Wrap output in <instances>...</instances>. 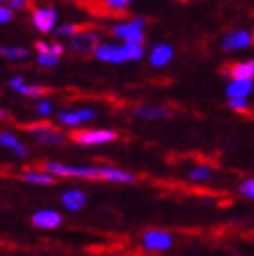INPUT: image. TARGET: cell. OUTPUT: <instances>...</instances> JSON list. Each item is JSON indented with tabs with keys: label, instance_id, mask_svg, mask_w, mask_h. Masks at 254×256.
I'll use <instances>...</instances> for the list:
<instances>
[{
	"label": "cell",
	"instance_id": "cell-1",
	"mask_svg": "<svg viewBox=\"0 0 254 256\" xmlns=\"http://www.w3.org/2000/svg\"><path fill=\"white\" fill-rule=\"evenodd\" d=\"M44 169L53 172L54 176L64 178H88V180H108L118 184H132L136 182V176L132 172L124 169L109 168V166H66L60 162H46Z\"/></svg>",
	"mask_w": 254,
	"mask_h": 256
},
{
	"label": "cell",
	"instance_id": "cell-2",
	"mask_svg": "<svg viewBox=\"0 0 254 256\" xmlns=\"http://www.w3.org/2000/svg\"><path fill=\"white\" fill-rule=\"evenodd\" d=\"M94 56L108 64H124L127 60H140L144 56L142 46L132 44H100L94 50Z\"/></svg>",
	"mask_w": 254,
	"mask_h": 256
},
{
	"label": "cell",
	"instance_id": "cell-3",
	"mask_svg": "<svg viewBox=\"0 0 254 256\" xmlns=\"http://www.w3.org/2000/svg\"><path fill=\"white\" fill-rule=\"evenodd\" d=\"M147 26V20L142 16H134L129 22H122L112 28V33L116 34L118 38H122L126 44L132 46H144L146 42V34H144V28Z\"/></svg>",
	"mask_w": 254,
	"mask_h": 256
},
{
	"label": "cell",
	"instance_id": "cell-4",
	"mask_svg": "<svg viewBox=\"0 0 254 256\" xmlns=\"http://www.w3.org/2000/svg\"><path fill=\"white\" fill-rule=\"evenodd\" d=\"M28 133L31 134L34 142L40 144V146H62V144L68 142V134L60 131V129H54L48 124H34L28 128Z\"/></svg>",
	"mask_w": 254,
	"mask_h": 256
},
{
	"label": "cell",
	"instance_id": "cell-5",
	"mask_svg": "<svg viewBox=\"0 0 254 256\" xmlns=\"http://www.w3.org/2000/svg\"><path fill=\"white\" fill-rule=\"evenodd\" d=\"M98 46H100V34L93 30H88V28H84L82 31L74 33L73 36H69V40H68L69 50L80 54L94 53V50H96Z\"/></svg>",
	"mask_w": 254,
	"mask_h": 256
},
{
	"label": "cell",
	"instance_id": "cell-6",
	"mask_svg": "<svg viewBox=\"0 0 254 256\" xmlns=\"http://www.w3.org/2000/svg\"><path fill=\"white\" fill-rule=\"evenodd\" d=\"M116 138L118 133L111 129H86L73 134V140L80 146H102V144L114 142Z\"/></svg>",
	"mask_w": 254,
	"mask_h": 256
},
{
	"label": "cell",
	"instance_id": "cell-7",
	"mask_svg": "<svg viewBox=\"0 0 254 256\" xmlns=\"http://www.w3.org/2000/svg\"><path fill=\"white\" fill-rule=\"evenodd\" d=\"M31 20H33L34 30L38 33H53L54 26H56V20H58V15H56V10L54 8H36L31 15Z\"/></svg>",
	"mask_w": 254,
	"mask_h": 256
},
{
	"label": "cell",
	"instance_id": "cell-8",
	"mask_svg": "<svg viewBox=\"0 0 254 256\" xmlns=\"http://www.w3.org/2000/svg\"><path fill=\"white\" fill-rule=\"evenodd\" d=\"M60 124L64 126H69V128H76L84 122H91V120L96 118V113L93 109L84 108V109H76V111H69V109H64V111H58L56 114Z\"/></svg>",
	"mask_w": 254,
	"mask_h": 256
},
{
	"label": "cell",
	"instance_id": "cell-9",
	"mask_svg": "<svg viewBox=\"0 0 254 256\" xmlns=\"http://www.w3.org/2000/svg\"><path fill=\"white\" fill-rule=\"evenodd\" d=\"M142 242L149 251H169L172 247V236L166 231H147Z\"/></svg>",
	"mask_w": 254,
	"mask_h": 256
},
{
	"label": "cell",
	"instance_id": "cell-10",
	"mask_svg": "<svg viewBox=\"0 0 254 256\" xmlns=\"http://www.w3.org/2000/svg\"><path fill=\"white\" fill-rule=\"evenodd\" d=\"M31 222L38 229L51 231V229H56V227L62 226V214L58 211H53V209H42V211H36L31 216Z\"/></svg>",
	"mask_w": 254,
	"mask_h": 256
},
{
	"label": "cell",
	"instance_id": "cell-11",
	"mask_svg": "<svg viewBox=\"0 0 254 256\" xmlns=\"http://www.w3.org/2000/svg\"><path fill=\"white\" fill-rule=\"evenodd\" d=\"M252 42V34L245 30H236L227 33L222 38V48L225 51H232V50H244Z\"/></svg>",
	"mask_w": 254,
	"mask_h": 256
},
{
	"label": "cell",
	"instance_id": "cell-12",
	"mask_svg": "<svg viewBox=\"0 0 254 256\" xmlns=\"http://www.w3.org/2000/svg\"><path fill=\"white\" fill-rule=\"evenodd\" d=\"M171 109L169 108H164V106H136V108L132 109V114L136 116V118H142V120H160V118H167V116H171Z\"/></svg>",
	"mask_w": 254,
	"mask_h": 256
},
{
	"label": "cell",
	"instance_id": "cell-13",
	"mask_svg": "<svg viewBox=\"0 0 254 256\" xmlns=\"http://www.w3.org/2000/svg\"><path fill=\"white\" fill-rule=\"evenodd\" d=\"M224 73L230 78H254V60H247V62H236V64H229L224 68Z\"/></svg>",
	"mask_w": 254,
	"mask_h": 256
},
{
	"label": "cell",
	"instance_id": "cell-14",
	"mask_svg": "<svg viewBox=\"0 0 254 256\" xmlns=\"http://www.w3.org/2000/svg\"><path fill=\"white\" fill-rule=\"evenodd\" d=\"M174 56V50H172L169 44H158L151 50V54H149V60L154 68H164L172 60Z\"/></svg>",
	"mask_w": 254,
	"mask_h": 256
},
{
	"label": "cell",
	"instance_id": "cell-15",
	"mask_svg": "<svg viewBox=\"0 0 254 256\" xmlns=\"http://www.w3.org/2000/svg\"><path fill=\"white\" fill-rule=\"evenodd\" d=\"M227 96L229 98H247L252 93V80L249 78H232L227 86Z\"/></svg>",
	"mask_w": 254,
	"mask_h": 256
},
{
	"label": "cell",
	"instance_id": "cell-16",
	"mask_svg": "<svg viewBox=\"0 0 254 256\" xmlns=\"http://www.w3.org/2000/svg\"><path fill=\"white\" fill-rule=\"evenodd\" d=\"M86 204H88V196L78 189H69L62 194V206L68 211H80L86 207Z\"/></svg>",
	"mask_w": 254,
	"mask_h": 256
},
{
	"label": "cell",
	"instance_id": "cell-17",
	"mask_svg": "<svg viewBox=\"0 0 254 256\" xmlns=\"http://www.w3.org/2000/svg\"><path fill=\"white\" fill-rule=\"evenodd\" d=\"M0 146L13 151L18 158H28V154H30L28 148L20 142L15 134H11V133H0Z\"/></svg>",
	"mask_w": 254,
	"mask_h": 256
},
{
	"label": "cell",
	"instance_id": "cell-18",
	"mask_svg": "<svg viewBox=\"0 0 254 256\" xmlns=\"http://www.w3.org/2000/svg\"><path fill=\"white\" fill-rule=\"evenodd\" d=\"M22 180L33 186H53L54 184V174L49 171H26L22 174Z\"/></svg>",
	"mask_w": 254,
	"mask_h": 256
},
{
	"label": "cell",
	"instance_id": "cell-19",
	"mask_svg": "<svg viewBox=\"0 0 254 256\" xmlns=\"http://www.w3.org/2000/svg\"><path fill=\"white\" fill-rule=\"evenodd\" d=\"M0 56H4L8 60H13V62H20V60H24L30 56V51L26 50V48H11V46H0Z\"/></svg>",
	"mask_w": 254,
	"mask_h": 256
},
{
	"label": "cell",
	"instance_id": "cell-20",
	"mask_svg": "<svg viewBox=\"0 0 254 256\" xmlns=\"http://www.w3.org/2000/svg\"><path fill=\"white\" fill-rule=\"evenodd\" d=\"M189 178L192 182H198V184L209 182V180H212V169L209 166H196V168L190 169Z\"/></svg>",
	"mask_w": 254,
	"mask_h": 256
},
{
	"label": "cell",
	"instance_id": "cell-21",
	"mask_svg": "<svg viewBox=\"0 0 254 256\" xmlns=\"http://www.w3.org/2000/svg\"><path fill=\"white\" fill-rule=\"evenodd\" d=\"M16 93L24 94V96H30V98H40V96H44V94L48 93V88L38 86V84H26L24 82Z\"/></svg>",
	"mask_w": 254,
	"mask_h": 256
},
{
	"label": "cell",
	"instance_id": "cell-22",
	"mask_svg": "<svg viewBox=\"0 0 254 256\" xmlns=\"http://www.w3.org/2000/svg\"><path fill=\"white\" fill-rule=\"evenodd\" d=\"M36 62H38L42 68H54V66H58L60 56L58 54L51 53V51H48V53H38Z\"/></svg>",
	"mask_w": 254,
	"mask_h": 256
},
{
	"label": "cell",
	"instance_id": "cell-23",
	"mask_svg": "<svg viewBox=\"0 0 254 256\" xmlns=\"http://www.w3.org/2000/svg\"><path fill=\"white\" fill-rule=\"evenodd\" d=\"M84 30V26H78V24H64V26H58L56 30H54L53 34L56 36H73L74 33H78V31Z\"/></svg>",
	"mask_w": 254,
	"mask_h": 256
},
{
	"label": "cell",
	"instance_id": "cell-24",
	"mask_svg": "<svg viewBox=\"0 0 254 256\" xmlns=\"http://www.w3.org/2000/svg\"><path fill=\"white\" fill-rule=\"evenodd\" d=\"M104 6L106 8H109L111 11H114V13H120V11L127 10L129 6H131L132 0H102Z\"/></svg>",
	"mask_w": 254,
	"mask_h": 256
},
{
	"label": "cell",
	"instance_id": "cell-25",
	"mask_svg": "<svg viewBox=\"0 0 254 256\" xmlns=\"http://www.w3.org/2000/svg\"><path fill=\"white\" fill-rule=\"evenodd\" d=\"M227 106H229V109L236 111V113H247V111H249V104H247V98H229Z\"/></svg>",
	"mask_w": 254,
	"mask_h": 256
},
{
	"label": "cell",
	"instance_id": "cell-26",
	"mask_svg": "<svg viewBox=\"0 0 254 256\" xmlns=\"http://www.w3.org/2000/svg\"><path fill=\"white\" fill-rule=\"evenodd\" d=\"M238 191L242 196L249 198V200H254V178H249V180H245V182L240 184Z\"/></svg>",
	"mask_w": 254,
	"mask_h": 256
},
{
	"label": "cell",
	"instance_id": "cell-27",
	"mask_svg": "<svg viewBox=\"0 0 254 256\" xmlns=\"http://www.w3.org/2000/svg\"><path fill=\"white\" fill-rule=\"evenodd\" d=\"M51 109H53V106H51L49 100H40V102L36 104V113H38L40 116H49V114H51Z\"/></svg>",
	"mask_w": 254,
	"mask_h": 256
},
{
	"label": "cell",
	"instance_id": "cell-28",
	"mask_svg": "<svg viewBox=\"0 0 254 256\" xmlns=\"http://www.w3.org/2000/svg\"><path fill=\"white\" fill-rule=\"evenodd\" d=\"M11 11H22L30 6V0H6Z\"/></svg>",
	"mask_w": 254,
	"mask_h": 256
},
{
	"label": "cell",
	"instance_id": "cell-29",
	"mask_svg": "<svg viewBox=\"0 0 254 256\" xmlns=\"http://www.w3.org/2000/svg\"><path fill=\"white\" fill-rule=\"evenodd\" d=\"M11 18H13V11L0 4V24H8V22H11Z\"/></svg>",
	"mask_w": 254,
	"mask_h": 256
},
{
	"label": "cell",
	"instance_id": "cell-30",
	"mask_svg": "<svg viewBox=\"0 0 254 256\" xmlns=\"http://www.w3.org/2000/svg\"><path fill=\"white\" fill-rule=\"evenodd\" d=\"M24 82H26L24 76H20V74H16V76H13V78L10 80V84H8V86H10V88L13 89V91H18L20 86L24 84Z\"/></svg>",
	"mask_w": 254,
	"mask_h": 256
},
{
	"label": "cell",
	"instance_id": "cell-31",
	"mask_svg": "<svg viewBox=\"0 0 254 256\" xmlns=\"http://www.w3.org/2000/svg\"><path fill=\"white\" fill-rule=\"evenodd\" d=\"M49 51L54 54H58V56H62L64 51H66V46H62L60 42H53V44L49 46Z\"/></svg>",
	"mask_w": 254,
	"mask_h": 256
},
{
	"label": "cell",
	"instance_id": "cell-32",
	"mask_svg": "<svg viewBox=\"0 0 254 256\" xmlns=\"http://www.w3.org/2000/svg\"><path fill=\"white\" fill-rule=\"evenodd\" d=\"M49 46H51V44H48V42H44V40H40V42H36V44H34V50L38 51V53H48Z\"/></svg>",
	"mask_w": 254,
	"mask_h": 256
},
{
	"label": "cell",
	"instance_id": "cell-33",
	"mask_svg": "<svg viewBox=\"0 0 254 256\" xmlns=\"http://www.w3.org/2000/svg\"><path fill=\"white\" fill-rule=\"evenodd\" d=\"M2 118H8V111L6 109H0V120Z\"/></svg>",
	"mask_w": 254,
	"mask_h": 256
},
{
	"label": "cell",
	"instance_id": "cell-34",
	"mask_svg": "<svg viewBox=\"0 0 254 256\" xmlns=\"http://www.w3.org/2000/svg\"><path fill=\"white\" fill-rule=\"evenodd\" d=\"M252 42H254V31H252Z\"/></svg>",
	"mask_w": 254,
	"mask_h": 256
},
{
	"label": "cell",
	"instance_id": "cell-35",
	"mask_svg": "<svg viewBox=\"0 0 254 256\" xmlns=\"http://www.w3.org/2000/svg\"><path fill=\"white\" fill-rule=\"evenodd\" d=\"M2 2H4V0H0V4H2Z\"/></svg>",
	"mask_w": 254,
	"mask_h": 256
}]
</instances>
